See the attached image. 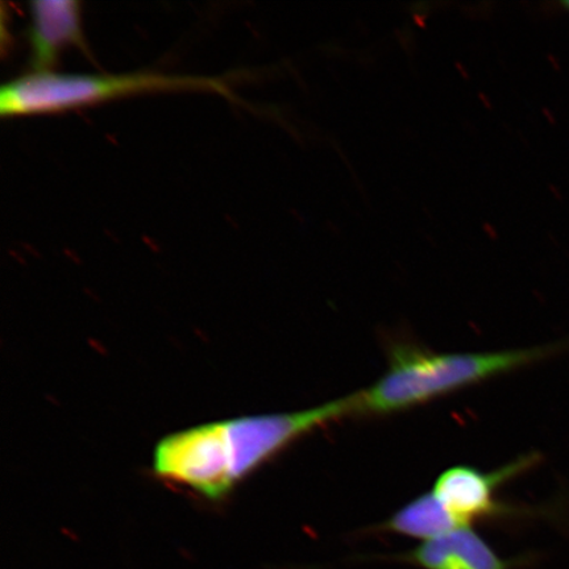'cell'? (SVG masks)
<instances>
[{"instance_id":"52a82bcc","label":"cell","mask_w":569,"mask_h":569,"mask_svg":"<svg viewBox=\"0 0 569 569\" xmlns=\"http://www.w3.org/2000/svg\"><path fill=\"white\" fill-rule=\"evenodd\" d=\"M461 528H471L455 517L432 492L419 496L396 511L380 530L427 540L437 539Z\"/></svg>"},{"instance_id":"ba28073f","label":"cell","mask_w":569,"mask_h":569,"mask_svg":"<svg viewBox=\"0 0 569 569\" xmlns=\"http://www.w3.org/2000/svg\"><path fill=\"white\" fill-rule=\"evenodd\" d=\"M566 7V9L569 11V0H566V2L561 3Z\"/></svg>"},{"instance_id":"6da1fadb","label":"cell","mask_w":569,"mask_h":569,"mask_svg":"<svg viewBox=\"0 0 569 569\" xmlns=\"http://www.w3.org/2000/svg\"><path fill=\"white\" fill-rule=\"evenodd\" d=\"M555 347L492 352L438 353L415 345L390 348L388 371L353 393L355 415L383 416L408 410L473 383L493 379L546 358Z\"/></svg>"},{"instance_id":"277c9868","label":"cell","mask_w":569,"mask_h":569,"mask_svg":"<svg viewBox=\"0 0 569 569\" xmlns=\"http://www.w3.org/2000/svg\"><path fill=\"white\" fill-rule=\"evenodd\" d=\"M533 461L532 457H526L488 473L466 466L452 467L439 476L432 493L462 523L471 526L476 519L507 510L495 500L497 488L523 472Z\"/></svg>"},{"instance_id":"5b68a950","label":"cell","mask_w":569,"mask_h":569,"mask_svg":"<svg viewBox=\"0 0 569 569\" xmlns=\"http://www.w3.org/2000/svg\"><path fill=\"white\" fill-rule=\"evenodd\" d=\"M28 42L33 71H52L68 48L84 49L80 3L74 0H38L30 3Z\"/></svg>"},{"instance_id":"7a4b0ae2","label":"cell","mask_w":569,"mask_h":569,"mask_svg":"<svg viewBox=\"0 0 569 569\" xmlns=\"http://www.w3.org/2000/svg\"><path fill=\"white\" fill-rule=\"evenodd\" d=\"M167 91L216 92L230 101H239L230 83L218 77L174 76L156 71L127 74H61L56 71H32L3 84L0 90V116H46L120 98Z\"/></svg>"},{"instance_id":"8992f818","label":"cell","mask_w":569,"mask_h":569,"mask_svg":"<svg viewBox=\"0 0 569 569\" xmlns=\"http://www.w3.org/2000/svg\"><path fill=\"white\" fill-rule=\"evenodd\" d=\"M400 558L422 569H508L492 547L471 528L427 540Z\"/></svg>"},{"instance_id":"3957f363","label":"cell","mask_w":569,"mask_h":569,"mask_svg":"<svg viewBox=\"0 0 569 569\" xmlns=\"http://www.w3.org/2000/svg\"><path fill=\"white\" fill-rule=\"evenodd\" d=\"M352 415L355 397L350 395L308 410L216 422L220 452L233 487L296 440Z\"/></svg>"}]
</instances>
